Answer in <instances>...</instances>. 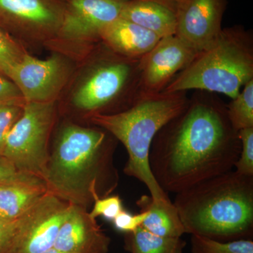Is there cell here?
I'll return each instance as SVG.
<instances>
[{"instance_id": "obj_1", "label": "cell", "mask_w": 253, "mask_h": 253, "mask_svg": "<svg viewBox=\"0 0 253 253\" xmlns=\"http://www.w3.org/2000/svg\"><path fill=\"white\" fill-rule=\"evenodd\" d=\"M241 141L226 108L205 100L189 102L155 136L150 168L161 189L178 194L232 170Z\"/></svg>"}, {"instance_id": "obj_2", "label": "cell", "mask_w": 253, "mask_h": 253, "mask_svg": "<svg viewBox=\"0 0 253 253\" xmlns=\"http://www.w3.org/2000/svg\"><path fill=\"white\" fill-rule=\"evenodd\" d=\"M107 133L101 128L66 125L48 161L44 179L48 192L86 209L95 196L109 195L118 178Z\"/></svg>"}, {"instance_id": "obj_3", "label": "cell", "mask_w": 253, "mask_h": 253, "mask_svg": "<svg viewBox=\"0 0 253 253\" xmlns=\"http://www.w3.org/2000/svg\"><path fill=\"white\" fill-rule=\"evenodd\" d=\"M173 204L186 234L219 241L253 236V176L232 169L178 193Z\"/></svg>"}, {"instance_id": "obj_4", "label": "cell", "mask_w": 253, "mask_h": 253, "mask_svg": "<svg viewBox=\"0 0 253 253\" xmlns=\"http://www.w3.org/2000/svg\"><path fill=\"white\" fill-rule=\"evenodd\" d=\"M184 92L142 94L131 106L120 112L93 113L91 122L121 141L127 151L124 172L140 181L156 201H170L150 168V149L158 131L186 109Z\"/></svg>"}, {"instance_id": "obj_5", "label": "cell", "mask_w": 253, "mask_h": 253, "mask_svg": "<svg viewBox=\"0 0 253 253\" xmlns=\"http://www.w3.org/2000/svg\"><path fill=\"white\" fill-rule=\"evenodd\" d=\"M247 37L239 28L222 29L212 45L198 53L161 92L200 89L234 99L253 80V49Z\"/></svg>"}, {"instance_id": "obj_6", "label": "cell", "mask_w": 253, "mask_h": 253, "mask_svg": "<svg viewBox=\"0 0 253 253\" xmlns=\"http://www.w3.org/2000/svg\"><path fill=\"white\" fill-rule=\"evenodd\" d=\"M56 114V101L25 103L22 115L6 138L2 157L21 172L44 180L49 158L48 142Z\"/></svg>"}, {"instance_id": "obj_7", "label": "cell", "mask_w": 253, "mask_h": 253, "mask_svg": "<svg viewBox=\"0 0 253 253\" xmlns=\"http://www.w3.org/2000/svg\"><path fill=\"white\" fill-rule=\"evenodd\" d=\"M65 0H0V30L16 41H54L62 23Z\"/></svg>"}, {"instance_id": "obj_8", "label": "cell", "mask_w": 253, "mask_h": 253, "mask_svg": "<svg viewBox=\"0 0 253 253\" xmlns=\"http://www.w3.org/2000/svg\"><path fill=\"white\" fill-rule=\"evenodd\" d=\"M71 204L47 192L18 219L8 253H42L54 247Z\"/></svg>"}, {"instance_id": "obj_9", "label": "cell", "mask_w": 253, "mask_h": 253, "mask_svg": "<svg viewBox=\"0 0 253 253\" xmlns=\"http://www.w3.org/2000/svg\"><path fill=\"white\" fill-rule=\"evenodd\" d=\"M127 0H65L62 23L54 40L69 44H86L121 18Z\"/></svg>"}, {"instance_id": "obj_10", "label": "cell", "mask_w": 253, "mask_h": 253, "mask_svg": "<svg viewBox=\"0 0 253 253\" xmlns=\"http://www.w3.org/2000/svg\"><path fill=\"white\" fill-rule=\"evenodd\" d=\"M69 66L62 56L46 59L28 53L13 68L9 79L17 86L26 102L56 101L69 77Z\"/></svg>"}, {"instance_id": "obj_11", "label": "cell", "mask_w": 253, "mask_h": 253, "mask_svg": "<svg viewBox=\"0 0 253 253\" xmlns=\"http://www.w3.org/2000/svg\"><path fill=\"white\" fill-rule=\"evenodd\" d=\"M226 6L227 0H182L174 11L175 36L197 53L207 49L222 31Z\"/></svg>"}, {"instance_id": "obj_12", "label": "cell", "mask_w": 253, "mask_h": 253, "mask_svg": "<svg viewBox=\"0 0 253 253\" xmlns=\"http://www.w3.org/2000/svg\"><path fill=\"white\" fill-rule=\"evenodd\" d=\"M197 54L175 35L161 38L149 53L139 59L142 94L161 92Z\"/></svg>"}, {"instance_id": "obj_13", "label": "cell", "mask_w": 253, "mask_h": 253, "mask_svg": "<svg viewBox=\"0 0 253 253\" xmlns=\"http://www.w3.org/2000/svg\"><path fill=\"white\" fill-rule=\"evenodd\" d=\"M133 70L132 65L126 61L99 65L76 89L73 96V105L89 115L101 113L122 92L130 81Z\"/></svg>"}, {"instance_id": "obj_14", "label": "cell", "mask_w": 253, "mask_h": 253, "mask_svg": "<svg viewBox=\"0 0 253 253\" xmlns=\"http://www.w3.org/2000/svg\"><path fill=\"white\" fill-rule=\"evenodd\" d=\"M111 239L87 209L71 204L54 245L65 253H109Z\"/></svg>"}, {"instance_id": "obj_15", "label": "cell", "mask_w": 253, "mask_h": 253, "mask_svg": "<svg viewBox=\"0 0 253 253\" xmlns=\"http://www.w3.org/2000/svg\"><path fill=\"white\" fill-rule=\"evenodd\" d=\"M100 39L117 54L127 59L139 60L161 38L153 32L120 18L105 28Z\"/></svg>"}, {"instance_id": "obj_16", "label": "cell", "mask_w": 253, "mask_h": 253, "mask_svg": "<svg viewBox=\"0 0 253 253\" xmlns=\"http://www.w3.org/2000/svg\"><path fill=\"white\" fill-rule=\"evenodd\" d=\"M121 18L156 33L161 38L175 35V13L154 0H127Z\"/></svg>"}, {"instance_id": "obj_17", "label": "cell", "mask_w": 253, "mask_h": 253, "mask_svg": "<svg viewBox=\"0 0 253 253\" xmlns=\"http://www.w3.org/2000/svg\"><path fill=\"white\" fill-rule=\"evenodd\" d=\"M47 192L41 179L0 186V219L18 220Z\"/></svg>"}, {"instance_id": "obj_18", "label": "cell", "mask_w": 253, "mask_h": 253, "mask_svg": "<svg viewBox=\"0 0 253 253\" xmlns=\"http://www.w3.org/2000/svg\"><path fill=\"white\" fill-rule=\"evenodd\" d=\"M141 211L147 212L142 226L156 235L181 238L185 234L184 226L172 201H156L151 196L144 195L136 201Z\"/></svg>"}, {"instance_id": "obj_19", "label": "cell", "mask_w": 253, "mask_h": 253, "mask_svg": "<svg viewBox=\"0 0 253 253\" xmlns=\"http://www.w3.org/2000/svg\"><path fill=\"white\" fill-rule=\"evenodd\" d=\"M125 249L130 253H183L186 241L181 238L160 236L139 226L126 233Z\"/></svg>"}, {"instance_id": "obj_20", "label": "cell", "mask_w": 253, "mask_h": 253, "mask_svg": "<svg viewBox=\"0 0 253 253\" xmlns=\"http://www.w3.org/2000/svg\"><path fill=\"white\" fill-rule=\"evenodd\" d=\"M226 113L235 130L253 127V80L232 99L226 107Z\"/></svg>"}, {"instance_id": "obj_21", "label": "cell", "mask_w": 253, "mask_h": 253, "mask_svg": "<svg viewBox=\"0 0 253 253\" xmlns=\"http://www.w3.org/2000/svg\"><path fill=\"white\" fill-rule=\"evenodd\" d=\"M191 242L192 253H253V241L251 239L219 241L192 235Z\"/></svg>"}, {"instance_id": "obj_22", "label": "cell", "mask_w": 253, "mask_h": 253, "mask_svg": "<svg viewBox=\"0 0 253 253\" xmlns=\"http://www.w3.org/2000/svg\"><path fill=\"white\" fill-rule=\"evenodd\" d=\"M26 54L22 43L0 30V76L9 79L13 68Z\"/></svg>"}, {"instance_id": "obj_23", "label": "cell", "mask_w": 253, "mask_h": 253, "mask_svg": "<svg viewBox=\"0 0 253 253\" xmlns=\"http://www.w3.org/2000/svg\"><path fill=\"white\" fill-rule=\"evenodd\" d=\"M241 151L236 161L235 171L245 176H253V127L246 128L238 131Z\"/></svg>"}, {"instance_id": "obj_24", "label": "cell", "mask_w": 253, "mask_h": 253, "mask_svg": "<svg viewBox=\"0 0 253 253\" xmlns=\"http://www.w3.org/2000/svg\"><path fill=\"white\" fill-rule=\"evenodd\" d=\"M24 104L0 105V157H2L6 138L9 131L22 115Z\"/></svg>"}, {"instance_id": "obj_25", "label": "cell", "mask_w": 253, "mask_h": 253, "mask_svg": "<svg viewBox=\"0 0 253 253\" xmlns=\"http://www.w3.org/2000/svg\"><path fill=\"white\" fill-rule=\"evenodd\" d=\"M123 210L122 200L118 196H108L103 199L95 196L94 206L89 214L94 219L101 216L107 220L113 221Z\"/></svg>"}, {"instance_id": "obj_26", "label": "cell", "mask_w": 253, "mask_h": 253, "mask_svg": "<svg viewBox=\"0 0 253 253\" xmlns=\"http://www.w3.org/2000/svg\"><path fill=\"white\" fill-rule=\"evenodd\" d=\"M41 178L21 172L7 159L0 157V186L35 181Z\"/></svg>"}, {"instance_id": "obj_27", "label": "cell", "mask_w": 253, "mask_h": 253, "mask_svg": "<svg viewBox=\"0 0 253 253\" xmlns=\"http://www.w3.org/2000/svg\"><path fill=\"white\" fill-rule=\"evenodd\" d=\"M146 217L147 212L146 211H141L139 214H131L123 210L112 221L118 230L130 233L142 225Z\"/></svg>"}, {"instance_id": "obj_28", "label": "cell", "mask_w": 253, "mask_h": 253, "mask_svg": "<svg viewBox=\"0 0 253 253\" xmlns=\"http://www.w3.org/2000/svg\"><path fill=\"white\" fill-rule=\"evenodd\" d=\"M25 103L26 101L17 86L11 80L0 76V105Z\"/></svg>"}, {"instance_id": "obj_29", "label": "cell", "mask_w": 253, "mask_h": 253, "mask_svg": "<svg viewBox=\"0 0 253 253\" xmlns=\"http://www.w3.org/2000/svg\"><path fill=\"white\" fill-rule=\"evenodd\" d=\"M18 220L6 221L0 219V253H8L14 241Z\"/></svg>"}, {"instance_id": "obj_30", "label": "cell", "mask_w": 253, "mask_h": 253, "mask_svg": "<svg viewBox=\"0 0 253 253\" xmlns=\"http://www.w3.org/2000/svg\"><path fill=\"white\" fill-rule=\"evenodd\" d=\"M154 1H158V2L161 3V4L166 5L169 9L174 11H175L176 5L179 4L182 0H154Z\"/></svg>"}, {"instance_id": "obj_31", "label": "cell", "mask_w": 253, "mask_h": 253, "mask_svg": "<svg viewBox=\"0 0 253 253\" xmlns=\"http://www.w3.org/2000/svg\"><path fill=\"white\" fill-rule=\"evenodd\" d=\"M42 253H65L63 252H61V251H59V250L55 249V248L53 247L51 249L48 250V251H45V252Z\"/></svg>"}]
</instances>
